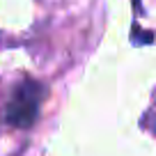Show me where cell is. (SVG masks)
I'll list each match as a JSON object with an SVG mask.
<instances>
[{"label": "cell", "instance_id": "obj_1", "mask_svg": "<svg viewBox=\"0 0 156 156\" xmlns=\"http://www.w3.org/2000/svg\"><path fill=\"white\" fill-rule=\"evenodd\" d=\"M46 97V87L37 80H23L19 87L14 90V97L7 103L5 119L7 124L16 129H28L34 124V119L39 117V108Z\"/></svg>", "mask_w": 156, "mask_h": 156}]
</instances>
